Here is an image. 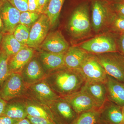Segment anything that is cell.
Returning <instances> with one entry per match:
<instances>
[{"label":"cell","mask_w":124,"mask_h":124,"mask_svg":"<svg viewBox=\"0 0 124 124\" xmlns=\"http://www.w3.org/2000/svg\"><path fill=\"white\" fill-rule=\"evenodd\" d=\"M60 97L65 98L79 91L85 80L79 70L64 67L52 72L44 79Z\"/></svg>","instance_id":"1"},{"label":"cell","mask_w":124,"mask_h":124,"mask_svg":"<svg viewBox=\"0 0 124 124\" xmlns=\"http://www.w3.org/2000/svg\"><path fill=\"white\" fill-rule=\"evenodd\" d=\"M91 27L88 5H81L75 9L71 16L68 24L69 31L73 37L80 39L88 34Z\"/></svg>","instance_id":"2"},{"label":"cell","mask_w":124,"mask_h":124,"mask_svg":"<svg viewBox=\"0 0 124 124\" xmlns=\"http://www.w3.org/2000/svg\"><path fill=\"white\" fill-rule=\"evenodd\" d=\"M27 89L21 74L11 73L0 88V97L7 102L23 97L26 95Z\"/></svg>","instance_id":"3"},{"label":"cell","mask_w":124,"mask_h":124,"mask_svg":"<svg viewBox=\"0 0 124 124\" xmlns=\"http://www.w3.org/2000/svg\"><path fill=\"white\" fill-rule=\"evenodd\" d=\"M107 74L124 82V57L117 52L95 54Z\"/></svg>","instance_id":"4"},{"label":"cell","mask_w":124,"mask_h":124,"mask_svg":"<svg viewBox=\"0 0 124 124\" xmlns=\"http://www.w3.org/2000/svg\"><path fill=\"white\" fill-rule=\"evenodd\" d=\"M78 69L85 82L104 83L106 82L107 74L95 54L89 53Z\"/></svg>","instance_id":"5"},{"label":"cell","mask_w":124,"mask_h":124,"mask_svg":"<svg viewBox=\"0 0 124 124\" xmlns=\"http://www.w3.org/2000/svg\"><path fill=\"white\" fill-rule=\"evenodd\" d=\"M80 47L89 53L97 54L117 52V45L111 36L103 35L83 42Z\"/></svg>","instance_id":"6"},{"label":"cell","mask_w":124,"mask_h":124,"mask_svg":"<svg viewBox=\"0 0 124 124\" xmlns=\"http://www.w3.org/2000/svg\"><path fill=\"white\" fill-rule=\"evenodd\" d=\"M26 96L31 97L49 107L54 101L60 97L44 80L27 85Z\"/></svg>","instance_id":"7"},{"label":"cell","mask_w":124,"mask_h":124,"mask_svg":"<svg viewBox=\"0 0 124 124\" xmlns=\"http://www.w3.org/2000/svg\"><path fill=\"white\" fill-rule=\"evenodd\" d=\"M50 26L47 16L45 14L41 15L30 30L27 46L31 48L39 47L48 35Z\"/></svg>","instance_id":"8"},{"label":"cell","mask_w":124,"mask_h":124,"mask_svg":"<svg viewBox=\"0 0 124 124\" xmlns=\"http://www.w3.org/2000/svg\"><path fill=\"white\" fill-rule=\"evenodd\" d=\"M49 108L58 124H70L78 115L64 98L60 97L55 100Z\"/></svg>","instance_id":"9"},{"label":"cell","mask_w":124,"mask_h":124,"mask_svg":"<svg viewBox=\"0 0 124 124\" xmlns=\"http://www.w3.org/2000/svg\"><path fill=\"white\" fill-rule=\"evenodd\" d=\"M65 98L78 115L93 109H100L92 98L82 88Z\"/></svg>","instance_id":"10"},{"label":"cell","mask_w":124,"mask_h":124,"mask_svg":"<svg viewBox=\"0 0 124 124\" xmlns=\"http://www.w3.org/2000/svg\"><path fill=\"white\" fill-rule=\"evenodd\" d=\"M0 12L4 23V31L13 34L19 23L21 12L7 0H2Z\"/></svg>","instance_id":"11"},{"label":"cell","mask_w":124,"mask_h":124,"mask_svg":"<svg viewBox=\"0 0 124 124\" xmlns=\"http://www.w3.org/2000/svg\"><path fill=\"white\" fill-rule=\"evenodd\" d=\"M39 46L44 51L56 54L65 53L69 48L68 43L59 31L48 34Z\"/></svg>","instance_id":"12"},{"label":"cell","mask_w":124,"mask_h":124,"mask_svg":"<svg viewBox=\"0 0 124 124\" xmlns=\"http://www.w3.org/2000/svg\"><path fill=\"white\" fill-rule=\"evenodd\" d=\"M20 74L27 85L44 79L46 76L38 58L35 57L25 65Z\"/></svg>","instance_id":"13"},{"label":"cell","mask_w":124,"mask_h":124,"mask_svg":"<svg viewBox=\"0 0 124 124\" xmlns=\"http://www.w3.org/2000/svg\"><path fill=\"white\" fill-rule=\"evenodd\" d=\"M21 98L25 105L28 115L45 118L54 121L57 124L52 111L48 106L28 96Z\"/></svg>","instance_id":"14"},{"label":"cell","mask_w":124,"mask_h":124,"mask_svg":"<svg viewBox=\"0 0 124 124\" xmlns=\"http://www.w3.org/2000/svg\"><path fill=\"white\" fill-rule=\"evenodd\" d=\"M107 100L120 106H124V82L107 75L105 83Z\"/></svg>","instance_id":"15"},{"label":"cell","mask_w":124,"mask_h":124,"mask_svg":"<svg viewBox=\"0 0 124 124\" xmlns=\"http://www.w3.org/2000/svg\"><path fill=\"white\" fill-rule=\"evenodd\" d=\"M64 54L54 53L44 51L39 54L38 60L46 75L65 67Z\"/></svg>","instance_id":"16"},{"label":"cell","mask_w":124,"mask_h":124,"mask_svg":"<svg viewBox=\"0 0 124 124\" xmlns=\"http://www.w3.org/2000/svg\"><path fill=\"white\" fill-rule=\"evenodd\" d=\"M111 16L102 2L99 0L93 1L92 7V25L95 32L101 31L108 22H110Z\"/></svg>","instance_id":"17"},{"label":"cell","mask_w":124,"mask_h":124,"mask_svg":"<svg viewBox=\"0 0 124 124\" xmlns=\"http://www.w3.org/2000/svg\"><path fill=\"white\" fill-rule=\"evenodd\" d=\"M122 108L107 100L101 108L100 121L106 124H120L122 119Z\"/></svg>","instance_id":"18"},{"label":"cell","mask_w":124,"mask_h":124,"mask_svg":"<svg viewBox=\"0 0 124 124\" xmlns=\"http://www.w3.org/2000/svg\"><path fill=\"white\" fill-rule=\"evenodd\" d=\"M32 48L26 47L10 57L9 66L11 73H21L23 68L33 57Z\"/></svg>","instance_id":"19"},{"label":"cell","mask_w":124,"mask_h":124,"mask_svg":"<svg viewBox=\"0 0 124 124\" xmlns=\"http://www.w3.org/2000/svg\"><path fill=\"white\" fill-rule=\"evenodd\" d=\"M89 54L80 47H69L64 54L65 67L70 69H79Z\"/></svg>","instance_id":"20"},{"label":"cell","mask_w":124,"mask_h":124,"mask_svg":"<svg viewBox=\"0 0 124 124\" xmlns=\"http://www.w3.org/2000/svg\"><path fill=\"white\" fill-rule=\"evenodd\" d=\"M101 108L107 100L105 83L85 82L82 87Z\"/></svg>","instance_id":"21"},{"label":"cell","mask_w":124,"mask_h":124,"mask_svg":"<svg viewBox=\"0 0 124 124\" xmlns=\"http://www.w3.org/2000/svg\"><path fill=\"white\" fill-rule=\"evenodd\" d=\"M2 115L19 120L27 118V113L21 98L7 102Z\"/></svg>","instance_id":"22"},{"label":"cell","mask_w":124,"mask_h":124,"mask_svg":"<svg viewBox=\"0 0 124 124\" xmlns=\"http://www.w3.org/2000/svg\"><path fill=\"white\" fill-rule=\"evenodd\" d=\"M1 42L2 51L9 57H12L23 49L28 47L27 45L19 42L13 34L10 33L3 36Z\"/></svg>","instance_id":"23"},{"label":"cell","mask_w":124,"mask_h":124,"mask_svg":"<svg viewBox=\"0 0 124 124\" xmlns=\"http://www.w3.org/2000/svg\"><path fill=\"white\" fill-rule=\"evenodd\" d=\"M100 109H93L79 114L70 124H97L100 121Z\"/></svg>","instance_id":"24"},{"label":"cell","mask_w":124,"mask_h":124,"mask_svg":"<svg viewBox=\"0 0 124 124\" xmlns=\"http://www.w3.org/2000/svg\"><path fill=\"white\" fill-rule=\"evenodd\" d=\"M64 0H49L45 14L48 18L51 26L55 25L59 17Z\"/></svg>","instance_id":"25"},{"label":"cell","mask_w":124,"mask_h":124,"mask_svg":"<svg viewBox=\"0 0 124 124\" xmlns=\"http://www.w3.org/2000/svg\"><path fill=\"white\" fill-rule=\"evenodd\" d=\"M10 57L2 50L0 51V88L11 73L9 66Z\"/></svg>","instance_id":"26"},{"label":"cell","mask_w":124,"mask_h":124,"mask_svg":"<svg viewBox=\"0 0 124 124\" xmlns=\"http://www.w3.org/2000/svg\"><path fill=\"white\" fill-rule=\"evenodd\" d=\"M30 29L29 27L23 24H18L13 33L14 37L19 42L27 45L29 39Z\"/></svg>","instance_id":"27"},{"label":"cell","mask_w":124,"mask_h":124,"mask_svg":"<svg viewBox=\"0 0 124 124\" xmlns=\"http://www.w3.org/2000/svg\"><path fill=\"white\" fill-rule=\"evenodd\" d=\"M39 14L28 11L21 13L19 24L30 27L40 17Z\"/></svg>","instance_id":"28"},{"label":"cell","mask_w":124,"mask_h":124,"mask_svg":"<svg viewBox=\"0 0 124 124\" xmlns=\"http://www.w3.org/2000/svg\"><path fill=\"white\" fill-rule=\"evenodd\" d=\"M110 22L113 29L122 33H124V16L120 14L112 15Z\"/></svg>","instance_id":"29"},{"label":"cell","mask_w":124,"mask_h":124,"mask_svg":"<svg viewBox=\"0 0 124 124\" xmlns=\"http://www.w3.org/2000/svg\"><path fill=\"white\" fill-rule=\"evenodd\" d=\"M21 13L28 11V0H7Z\"/></svg>","instance_id":"30"},{"label":"cell","mask_w":124,"mask_h":124,"mask_svg":"<svg viewBox=\"0 0 124 124\" xmlns=\"http://www.w3.org/2000/svg\"><path fill=\"white\" fill-rule=\"evenodd\" d=\"M27 117L32 124H58L54 121L42 117H33L28 115Z\"/></svg>","instance_id":"31"},{"label":"cell","mask_w":124,"mask_h":124,"mask_svg":"<svg viewBox=\"0 0 124 124\" xmlns=\"http://www.w3.org/2000/svg\"><path fill=\"white\" fill-rule=\"evenodd\" d=\"M28 11L40 14L38 0H28Z\"/></svg>","instance_id":"32"},{"label":"cell","mask_w":124,"mask_h":124,"mask_svg":"<svg viewBox=\"0 0 124 124\" xmlns=\"http://www.w3.org/2000/svg\"><path fill=\"white\" fill-rule=\"evenodd\" d=\"M19 120L16 119L6 116H0V124H15Z\"/></svg>","instance_id":"33"},{"label":"cell","mask_w":124,"mask_h":124,"mask_svg":"<svg viewBox=\"0 0 124 124\" xmlns=\"http://www.w3.org/2000/svg\"><path fill=\"white\" fill-rule=\"evenodd\" d=\"M40 13H44L47 7L49 0H38Z\"/></svg>","instance_id":"34"},{"label":"cell","mask_w":124,"mask_h":124,"mask_svg":"<svg viewBox=\"0 0 124 124\" xmlns=\"http://www.w3.org/2000/svg\"><path fill=\"white\" fill-rule=\"evenodd\" d=\"M118 45L120 53L124 57V33H122L120 36Z\"/></svg>","instance_id":"35"},{"label":"cell","mask_w":124,"mask_h":124,"mask_svg":"<svg viewBox=\"0 0 124 124\" xmlns=\"http://www.w3.org/2000/svg\"><path fill=\"white\" fill-rule=\"evenodd\" d=\"M115 8L117 13L124 16V2L116 4Z\"/></svg>","instance_id":"36"},{"label":"cell","mask_w":124,"mask_h":124,"mask_svg":"<svg viewBox=\"0 0 124 124\" xmlns=\"http://www.w3.org/2000/svg\"><path fill=\"white\" fill-rule=\"evenodd\" d=\"M7 102L0 97V116L3 114Z\"/></svg>","instance_id":"37"},{"label":"cell","mask_w":124,"mask_h":124,"mask_svg":"<svg viewBox=\"0 0 124 124\" xmlns=\"http://www.w3.org/2000/svg\"><path fill=\"white\" fill-rule=\"evenodd\" d=\"M15 124H32L27 118L19 120Z\"/></svg>","instance_id":"38"},{"label":"cell","mask_w":124,"mask_h":124,"mask_svg":"<svg viewBox=\"0 0 124 124\" xmlns=\"http://www.w3.org/2000/svg\"><path fill=\"white\" fill-rule=\"evenodd\" d=\"M4 31V25L3 20L0 12V32Z\"/></svg>","instance_id":"39"},{"label":"cell","mask_w":124,"mask_h":124,"mask_svg":"<svg viewBox=\"0 0 124 124\" xmlns=\"http://www.w3.org/2000/svg\"><path fill=\"white\" fill-rule=\"evenodd\" d=\"M122 119L120 124H124V106L122 108Z\"/></svg>","instance_id":"40"},{"label":"cell","mask_w":124,"mask_h":124,"mask_svg":"<svg viewBox=\"0 0 124 124\" xmlns=\"http://www.w3.org/2000/svg\"><path fill=\"white\" fill-rule=\"evenodd\" d=\"M3 36L2 33L0 32V44L2 42V38H3Z\"/></svg>","instance_id":"41"},{"label":"cell","mask_w":124,"mask_h":124,"mask_svg":"<svg viewBox=\"0 0 124 124\" xmlns=\"http://www.w3.org/2000/svg\"><path fill=\"white\" fill-rule=\"evenodd\" d=\"M104 124V123H103V122H101V121H100V122H99V123H98V124Z\"/></svg>","instance_id":"42"},{"label":"cell","mask_w":124,"mask_h":124,"mask_svg":"<svg viewBox=\"0 0 124 124\" xmlns=\"http://www.w3.org/2000/svg\"><path fill=\"white\" fill-rule=\"evenodd\" d=\"M2 0H0V6L2 4Z\"/></svg>","instance_id":"43"}]
</instances>
